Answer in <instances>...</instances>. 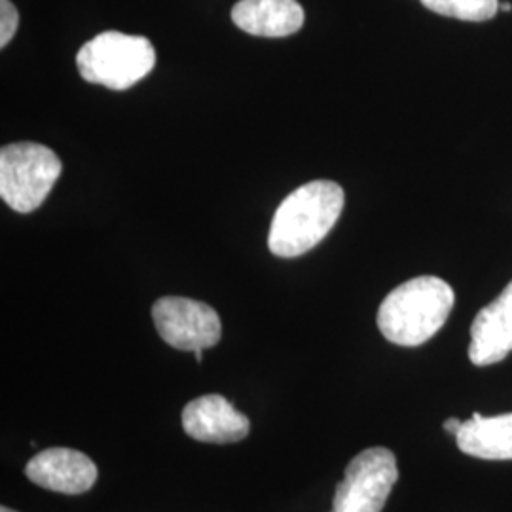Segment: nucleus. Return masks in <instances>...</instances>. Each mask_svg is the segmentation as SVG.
<instances>
[{"label":"nucleus","instance_id":"f8f14e48","mask_svg":"<svg viewBox=\"0 0 512 512\" xmlns=\"http://www.w3.org/2000/svg\"><path fill=\"white\" fill-rule=\"evenodd\" d=\"M421 4L446 18L461 21H488L499 12V0H421Z\"/></svg>","mask_w":512,"mask_h":512},{"label":"nucleus","instance_id":"dca6fc26","mask_svg":"<svg viewBox=\"0 0 512 512\" xmlns=\"http://www.w3.org/2000/svg\"><path fill=\"white\" fill-rule=\"evenodd\" d=\"M499 10L509 12V10H512V4H509V2H503V4H499Z\"/></svg>","mask_w":512,"mask_h":512},{"label":"nucleus","instance_id":"7ed1b4c3","mask_svg":"<svg viewBox=\"0 0 512 512\" xmlns=\"http://www.w3.org/2000/svg\"><path fill=\"white\" fill-rule=\"evenodd\" d=\"M156 65V50L145 37L107 31L86 42L76 55L80 76L109 90L124 92Z\"/></svg>","mask_w":512,"mask_h":512},{"label":"nucleus","instance_id":"f3484780","mask_svg":"<svg viewBox=\"0 0 512 512\" xmlns=\"http://www.w3.org/2000/svg\"><path fill=\"white\" fill-rule=\"evenodd\" d=\"M0 512H16V511H12V509H8V507H2V509H0Z\"/></svg>","mask_w":512,"mask_h":512},{"label":"nucleus","instance_id":"20e7f679","mask_svg":"<svg viewBox=\"0 0 512 512\" xmlns=\"http://www.w3.org/2000/svg\"><path fill=\"white\" fill-rule=\"evenodd\" d=\"M54 150L38 143H12L0 150V198L18 213H33L61 175Z\"/></svg>","mask_w":512,"mask_h":512},{"label":"nucleus","instance_id":"f257e3e1","mask_svg":"<svg viewBox=\"0 0 512 512\" xmlns=\"http://www.w3.org/2000/svg\"><path fill=\"white\" fill-rule=\"evenodd\" d=\"M344 190L332 181H311L291 192L275 211L268 247L275 256L306 255L329 236L344 211Z\"/></svg>","mask_w":512,"mask_h":512},{"label":"nucleus","instance_id":"1a4fd4ad","mask_svg":"<svg viewBox=\"0 0 512 512\" xmlns=\"http://www.w3.org/2000/svg\"><path fill=\"white\" fill-rule=\"evenodd\" d=\"M512 351V281L503 293L476 313L471 327L469 359L476 366L503 361Z\"/></svg>","mask_w":512,"mask_h":512},{"label":"nucleus","instance_id":"9d476101","mask_svg":"<svg viewBox=\"0 0 512 512\" xmlns=\"http://www.w3.org/2000/svg\"><path fill=\"white\" fill-rule=\"evenodd\" d=\"M232 21L253 37H291L304 25V10L296 0H239Z\"/></svg>","mask_w":512,"mask_h":512},{"label":"nucleus","instance_id":"423d86ee","mask_svg":"<svg viewBox=\"0 0 512 512\" xmlns=\"http://www.w3.org/2000/svg\"><path fill=\"white\" fill-rule=\"evenodd\" d=\"M152 319L165 344L181 351L217 346L222 325L211 306L183 296H164L152 308Z\"/></svg>","mask_w":512,"mask_h":512},{"label":"nucleus","instance_id":"f03ea898","mask_svg":"<svg viewBox=\"0 0 512 512\" xmlns=\"http://www.w3.org/2000/svg\"><path fill=\"white\" fill-rule=\"evenodd\" d=\"M454 300V289L440 277H414L385 296L378 310V329L385 340L416 348L444 327Z\"/></svg>","mask_w":512,"mask_h":512},{"label":"nucleus","instance_id":"4468645a","mask_svg":"<svg viewBox=\"0 0 512 512\" xmlns=\"http://www.w3.org/2000/svg\"><path fill=\"white\" fill-rule=\"evenodd\" d=\"M461 425H463V421L456 420V418L446 420L444 421V431H448L452 435H458L459 431H461Z\"/></svg>","mask_w":512,"mask_h":512},{"label":"nucleus","instance_id":"9b49d317","mask_svg":"<svg viewBox=\"0 0 512 512\" xmlns=\"http://www.w3.org/2000/svg\"><path fill=\"white\" fill-rule=\"evenodd\" d=\"M459 450L467 456L490 461L512 459V412L486 418L475 412L463 421L456 435Z\"/></svg>","mask_w":512,"mask_h":512},{"label":"nucleus","instance_id":"6e6552de","mask_svg":"<svg viewBox=\"0 0 512 512\" xmlns=\"http://www.w3.org/2000/svg\"><path fill=\"white\" fill-rule=\"evenodd\" d=\"M183 427L194 440L230 444L249 435L251 421L222 395H203L184 406Z\"/></svg>","mask_w":512,"mask_h":512},{"label":"nucleus","instance_id":"ddd939ff","mask_svg":"<svg viewBox=\"0 0 512 512\" xmlns=\"http://www.w3.org/2000/svg\"><path fill=\"white\" fill-rule=\"evenodd\" d=\"M19 27V14L10 0H0V48H6L16 35Z\"/></svg>","mask_w":512,"mask_h":512},{"label":"nucleus","instance_id":"2eb2a0df","mask_svg":"<svg viewBox=\"0 0 512 512\" xmlns=\"http://www.w3.org/2000/svg\"><path fill=\"white\" fill-rule=\"evenodd\" d=\"M203 351H205V349H196V351H194V355H196V361H198V363H202L203 361Z\"/></svg>","mask_w":512,"mask_h":512},{"label":"nucleus","instance_id":"39448f33","mask_svg":"<svg viewBox=\"0 0 512 512\" xmlns=\"http://www.w3.org/2000/svg\"><path fill=\"white\" fill-rule=\"evenodd\" d=\"M399 478L397 458L387 448H368L349 461L330 512H382Z\"/></svg>","mask_w":512,"mask_h":512},{"label":"nucleus","instance_id":"0eeeda50","mask_svg":"<svg viewBox=\"0 0 512 512\" xmlns=\"http://www.w3.org/2000/svg\"><path fill=\"white\" fill-rule=\"evenodd\" d=\"M27 478L40 488L59 494L88 492L97 480V467L84 452L71 448H48L38 452L25 467Z\"/></svg>","mask_w":512,"mask_h":512}]
</instances>
